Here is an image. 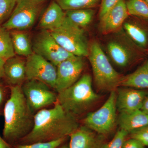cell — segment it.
<instances>
[{"instance_id": "cell-1", "label": "cell", "mask_w": 148, "mask_h": 148, "mask_svg": "<svg viewBox=\"0 0 148 148\" xmlns=\"http://www.w3.org/2000/svg\"><path fill=\"white\" fill-rule=\"evenodd\" d=\"M80 126L77 118L66 112L58 102L34 115L31 132L18 144L48 142L68 138Z\"/></svg>"}, {"instance_id": "cell-2", "label": "cell", "mask_w": 148, "mask_h": 148, "mask_svg": "<svg viewBox=\"0 0 148 148\" xmlns=\"http://www.w3.org/2000/svg\"><path fill=\"white\" fill-rule=\"evenodd\" d=\"M10 97L6 103L3 116L4 124L3 138L14 146L31 132L34 125L35 114L24 97L21 86H10Z\"/></svg>"}, {"instance_id": "cell-3", "label": "cell", "mask_w": 148, "mask_h": 148, "mask_svg": "<svg viewBox=\"0 0 148 148\" xmlns=\"http://www.w3.org/2000/svg\"><path fill=\"white\" fill-rule=\"evenodd\" d=\"M92 77L84 74L73 85L58 93L57 102L66 112L77 118L100 98L92 89Z\"/></svg>"}, {"instance_id": "cell-4", "label": "cell", "mask_w": 148, "mask_h": 148, "mask_svg": "<svg viewBox=\"0 0 148 148\" xmlns=\"http://www.w3.org/2000/svg\"><path fill=\"white\" fill-rule=\"evenodd\" d=\"M88 57L94 82L98 89L103 91L116 90L120 86L121 76L112 66L102 46L96 40L89 44Z\"/></svg>"}, {"instance_id": "cell-5", "label": "cell", "mask_w": 148, "mask_h": 148, "mask_svg": "<svg viewBox=\"0 0 148 148\" xmlns=\"http://www.w3.org/2000/svg\"><path fill=\"white\" fill-rule=\"evenodd\" d=\"M106 43L107 56L115 65L124 68L143 56V50L130 39L122 27L110 34Z\"/></svg>"}, {"instance_id": "cell-6", "label": "cell", "mask_w": 148, "mask_h": 148, "mask_svg": "<svg viewBox=\"0 0 148 148\" xmlns=\"http://www.w3.org/2000/svg\"><path fill=\"white\" fill-rule=\"evenodd\" d=\"M49 32L56 41L69 53L76 56H88L89 44L84 31L66 16L60 26Z\"/></svg>"}, {"instance_id": "cell-7", "label": "cell", "mask_w": 148, "mask_h": 148, "mask_svg": "<svg viewBox=\"0 0 148 148\" xmlns=\"http://www.w3.org/2000/svg\"><path fill=\"white\" fill-rule=\"evenodd\" d=\"M47 1L16 0L13 12L2 26L8 31H26L31 29Z\"/></svg>"}, {"instance_id": "cell-8", "label": "cell", "mask_w": 148, "mask_h": 148, "mask_svg": "<svg viewBox=\"0 0 148 148\" xmlns=\"http://www.w3.org/2000/svg\"><path fill=\"white\" fill-rule=\"evenodd\" d=\"M116 90L111 91L101 108L86 115L83 120L84 126L102 135L112 132L116 122Z\"/></svg>"}, {"instance_id": "cell-9", "label": "cell", "mask_w": 148, "mask_h": 148, "mask_svg": "<svg viewBox=\"0 0 148 148\" xmlns=\"http://www.w3.org/2000/svg\"><path fill=\"white\" fill-rule=\"evenodd\" d=\"M27 103L35 114L53 106L57 101L58 93L47 84L35 80H27L21 86Z\"/></svg>"}, {"instance_id": "cell-10", "label": "cell", "mask_w": 148, "mask_h": 148, "mask_svg": "<svg viewBox=\"0 0 148 148\" xmlns=\"http://www.w3.org/2000/svg\"><path fill=\"white\" fill-rule=\"evenodd\" d=\"M32 44L34 53L56 66L74 56L63 48L47 30H41L35 37Z\"/></svg>"}, {"instance_id": "cell-11", "label": "cell", "mask_w": 148, "mask_h": 148, "mask_svg": "<svg viewBox=\"0 0 148 148\" xmlns=\"http://www.w3.org/2000/svg\"><path fill=\"white\" fill-rule=\"evenodd\" d=\"M26 71L27 80L39 81L55 89L57 68L45 58L33 52L26 59Z\"/></svg>"}, {"instance_id": "cell-12", "label": "cell", "mask_w": 148, "mask_h": 148, "mask_svg": "<svg viewBox=\"0 0 148 148\" xmlns=\"http://www.w3.org/2000/svg\"><path fill=\"white\" fill-rule=\"evenodd\" d=\"M84 67L83 57L76 56L58 64L55 91L58 93L73 85L81 77Z\"/></svg>"}, {"instance_id": "cell-13", "label": "cell", "mask_w": 148, "mask_h": 148, "mask_svg": "<svg viewBox=\"0 0 148 148\" xmlns=\"http://www.w3.org/2000/svg\"><path fill=\"white\" fill-rule=\"evenodd\" d=\"M125 0H120L100 19L99 29L104 35H108L116 32L122 27L128 17Z\"/></svg>"}, {"instance_id": "cell-14", "label": "cell", "mask_w": 148, "mask_h": 148, "mask_svg": "<svg viewBox=\"0 0 148 148\" xmlns=\"http://www.w3.org/2000/svg\"><path fill=\"white\" fill-rule=\"evenodd\" d=\"M116 105L119 112L141 110L147 93L145 90L132 88H117Z\"/></svg>"}, {"instance_id": "cell-15", "label": "cell", "mask_w": 148, "mask_h": 148, "mask_svg": "<svg viewBox=\"0 0 148 148\" xmlns=\"http://www.w3.org/2000/svg\"><path fill=\"white\" fill-rule=\"evenodd\" d=\"M9 86H21L27 80L26 60L19 56L7 59L4 66V77Z\"/></svg>"}, {"instance_id": "cell-16", "label": "cell", "mask_w": 148, "mask_h": 148, "mask_svg": "<svg viewBox=\"0 0 148 148\" xmlns=\"http://www.w3.org/2000/svg\"><path fill=\"white\" fill-rule=\"evenodd\" d=\"M103 136L84 125L80 126L69 136V148H101L104 144Z\"/></svg>"}, {"instance_id": "cell-17", "label": "cell", "mask_w": 148, "mask_h": 148, "mask_svg": "<svg viewBox=\"0 0 148 148\" xmlns=\"http://www.w3.org/2000/svg\"><path fill=\"white\" fill-rule=\"evenodd\" d=\"M122 29L133 42L143 49H148V27L134 19H126Z\"/></svg>"}, {"instance_id": "cell-18", "label": "cell", "mask_w": 148, "mask_h": 148, "mask_svg": "<svg viewBox=\"0 0 148 148\" xmlns=\"http://www.w3.org/2000/svg\"><path fill=\"white\" fill-rule=\"evenodd\" d=\"M118 121L121 129L130 133L148 125V114L141 110L120 112Z\"/></svg>"}, {"instance_id": "cell-19", "label": "cell", "mask_w": 148, "mask_h": 148, "mask_svg": "<svg viewBox=\"0 0 148 148\" xmlns=\"http://www.w3.org/2000/svg\"><path fill=\"white\" fill-rule=\"evenodd\" d=\"M66 16V13L60 6L56 1H53L40 19L39 27L41 30L51 31L60 26Z\"/></svg>"}, {"instance_id": "cell-20", "label": "cell", "mask_w": 148, "mask_h": 148, "mask_svg": "<svg viewBox=\"0 0 148 148\" xmlns=\"http://www.w3.org/2000/svg\"><path fill=\"white\" fill-rule=\"evenodd\" d=\"M120 86L148 89V60L132 73L122 77Z\"/></svg>"}, {"instance_id": "cell-21", "label": "cell", "mask_w": 148, "mask_h": 148, "mask_svg": "<svg viewBox=\"0 0 148 148\" xmlns=\"http://www.w3.org/2000/svg\"><path fill=\"white\" fill-rule=\"evenodd\" d=\"M10 34L15 54L27 57L34 52L30 37L25 31L12 30Z\"/></svg>"}, {"instance_id": "cell-22", "label": "cell", "mask_w": 148, "mask_h": 148, "mask_svg": "<svg viewBox=\"0 0 148 148\" xmlns=\"http://www.w3.org/2000/svg\"><path fill=\"white\" fill-rule=\"evenodd\" d=\"M66 15L69 20L81 28L87 27L92 21L95 11L92 9H82L66 11Z\"/></svg>"}, {"instance_id": "cell-23", "label": "cell", "mask_w": 148, "mask_h": 148, "mask_svg": "<svg viewBox=\"0 0 148 148\" xmlns=\"http://www.w3.org/2000/svg\"><path fill=\"white\" fill-rule=\"evenodd\" d=\"M15 56L10 32L0 25V57L7 60Z\"/></svg>"}, {"instance_id": "cell-24", "label": "cell", "mask_w": 148, "mask_h": 148, "mask_svg": "<svg viewBox=\"0 0 148 148\" xmlns=\"http://www.w3.org/2000/svg\"><path fill=\"white\" fill-rule=\"evenodd\" d=\"M64 10L92 9L101 3V0H56Z\"/></svg>"}, {"instance_id": "cell-25", "label": "cell", "mask_w": 148, "mask_h": 148, "mask_svg": "<svg viewBox=\"0 0 148 148\" xmlns=\"http://www.w3.org/2000/svg\"><path fill=\"white\" fill-rule=\"evenodd\" d=\"M129 15L148 19V3L146 0H126Z\"/></svg>"}, {"instance_id": "cell-26", "label": "cell", "mask_w": 148, "mask_h": 148, "mask_svg": "<svg viewBox=\"0 0 148 148\" xmlns=\"http://www.w3.org/2000/svg\"><path fill=\"white\" fill-rule=\"evenodd\" d=\"M68 138L48 142H40L22 145L17 144L13 146V148H58L66 142Z\"/></svg>"}, {"instance_id": "cell-27", "label": "cell", "mask_w": 148, "mask_h": 148, "mask_svg": "<svg viewBox=\"0 0 148 148\" xmlns=\"http://www.w3.org/2000/svg\"><path fill=\"white\" fill-rule=\"evenodd\" d=\"M16 3V0H0V25L9 18Z\"/></svg>"}, {"instance_id": "cell-28", "label": "cell", "mask_w": 148, "mask_h": 148, "mask_svg": "<svg viewBox=\"0 0 148 148\" xmlns=\"http://www.w3.org/2000/svg\"><path fill=\"white\" fill-rule=\"evenodd\" d=\"M128 134L123 130H119L116 133L112 140L108 143L103 144L101 148H122Z\"/></svg>"}, {"instance_id": "cell-29", "label": "cell", "mask_w": 148, "mask_h": 148, "mask_svg": "<svg viewBox=\"0 0 148 148\" xmlns=\"http://www.w3.org/2000/svg\"><path fill=\"white\" fill-rule=\"evenodd\" d=\"M10 88L7 84L0 82V116L3 115L6 103L10 97Z\"/></svg>"}, {"instance_id": "cell-30", "label": "cell", "mask_w": 148, "mask_h": 148, "mask_svg": "<svg viewBox=\"0 0 148 148\" xmlns=\"http://www.w3.org/2000/svg\"><path fill=\"white\" fill-rule=\"evenodd\" d=\"M130 134L131 138L138 140L144 146H148V125Z\"/></svg>"}, {"instance_id": "cell-31", "label": "cell", "mask_w": 148, "mask_h": 148, "mask_svg": "<svg viewBox=\"0 0 148 148\" xmlns=\"http://www.w3.org/2000/svg\"><path fill=\"white\" fill-rule=\"evenodd\" d=\"M120 0H101L99 10V19H101Z\"/></svg>"}, {"instance_id": "cell-32", "label": "cell", "mask_w": 148, "mask_h": 148, "mask_svg": "<svg viewBox=\"0 0 148 148\" xmlns=\"http://www.w3.org/2000/svg\"><path fill=\"white\" fill-rule=\"evenodd\" d=\"M145 147L138 140L131 138L125 141L122 148H145Z\"/></svg>"}, {"instance_id": "cell-33", "label": "cell", "mask_w": 148, "mask_h": 148, "mask_svg": "<svg viewBox=\"0 0 148 148\" xmlns=\"http://www.w3.org/2000/svg\"><path fill=\"white\" fill-rule=\"evenodd\" d=\"M6 60L0 57V80L3 79L4 77V66Z\"/></svg>"}, {"instance_id": "cell-34", "label": "cell", "mask_w": 148, "mask_h": 148, "mask_svg": "<svg viewBox=\"0 0 148 148\" xmlns=\"http://www.w3.org/2000/svg\"><path fill=\"white\" fill-rule=\"evenodd\" d=\"M0 148H13V147L0 136Z\"/></svg>"}, {"instance_id": "cell-35", "label": "cell", "mask_w": 148, "mask_h": 148, "mask_svg": "<svg viewBox=\"0 0 148 148\" xmlns=\"http://www.w3.org/2000/svg\"><path fill=\"white\" fill-rule=\"evenodd\" d=\"M141 110L148 114V95H147L143 101Z\"/></svg>"}, {"instance_id": "cell-36", "label": "cell", "mask_w": 148, "mask_h": 148, "mask_svg": "<svg viewBox=\"0 0 148 148\" xmlns=\"http://www.w3.org/2000/svg\"><path fill=\"white\" fill-rule=\"evenodd\" d=\"M58 148H69V145H68L67 144H62L61 145L60 147H58Z\"/></svg>"}, {"instance_id": "cell-37", "label": "cell", "mask_w": 148, "mask_h": 148, "mask_svg": "<svg viewBox=\"0 0 148 148\" xmlns=\"http://www.w3.org/2000/svg\"><path fill=\"white\" fill-rule=\"evenodd\" d=\"M146 1L148 3V0H146Z\"/></svg>"}]
</instances>
